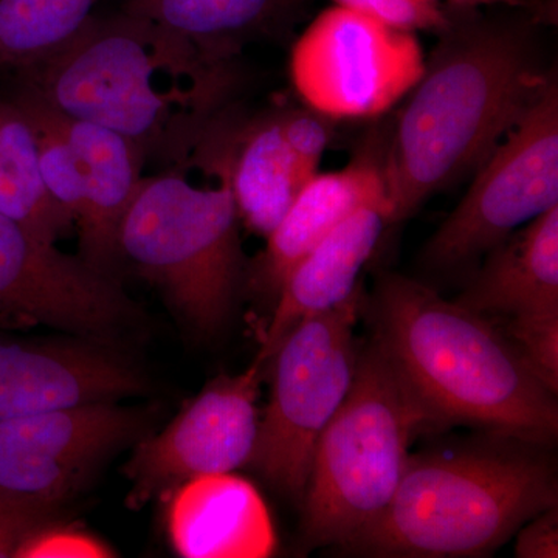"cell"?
I'll return each instance as SVG.
<instances>
[{
	"mask_svg": "<svg viewBox=\"0 0 558 558\" xmlns=\"http://www.w3.org/2000/svg\"><path fill=\"white\" fill-rule=\"evenodd\" d=\"M14 73L50 108L116 131L167 170L190 168L241 80L236 61L123 10L95 11L61 49Z\"/></svg>",
	"mask_w": 558,
	"mask_h": 558,
	"instance_id": "6da1fadb",
	"label": "cell"
},
{
	"mask_svg": "<svg viewBox=\"0 0 558 558\" xmlns=\"http://www.w3.org/2000/svg\"><path fill=\"white\" fill-rule=\"evenodd\" d=\"M505 336L550 391H558V312L508 318Z\"/></svg>",
	"mask_w": 558,
	"mask_h": 558,
	"instance_id": "603a6c76",
	"label": "cell"
},
{
	"mask_svg": "<svg viewBox=\"0 0 558 558\" xmlns=\"http://www.w3.org/2000/svg\"><path fill=\"white\" fill-rule=\"evenodd\" d=\"M442 2L450 10H478L480 7L513 2V0H442Z\"/></svg>",
	"mask_w": 558,
	"mask_h": 558,
	"instance_id": "f1b7e54d",
	"label": "cell"
},
{
	"mask_svg": "<svg viewBox=\"0 0 558 558\" xmlns=\"http://www.w3.org/2000/svg\"><path fill=\"white\" fill-rule=\"evenodd\" d=\"M558 205V81L537 98L475 171L457 208L422 250L428 270L473 263Z\"/></svg>",
	"mask_w": 558,
	"mask_h": 558,
	"instance_id": "ba28073f",
	"label": "cell"
},
{
	"mask_svg": "<svg viewBox=\"0 0 558 558\" xmlns=\"http://www.w3.org/2000/svg\"><path fill=\"white\" fill-rule=\"evenodd\" d=\"M368 304L373 340L432 428L473 425L539 447L556 440V392L490 318L399 274L381 275Z\"/></svg>",
	"mask_w": 558,
	"mask_h": 558,
	"instance_id": "3957f363",
	"label": "cell"
},
{
	"mask_svg": "<svg viewBox=\"0 0 558 558\" xmlns=\"http://www.w3.org/2000/svg\"><path fill=\"white\" fill-rule=\"evenodd\" d=\"M60 512L49 502L0 488V558L16 557L22 542L36 529L58 520Z\"/></svg>",
	"mask_w": 558,
	"mask_h": 558,
	"instance_id": "484cf974",
	"label": "cell"
},
{
	"mask_svg": "<svg viewBox=\"0 0 558 558\" xmlns=\"http://www.w3.org/2000/svg\"><path fill=\"white\" fill-rule=\"evenodd\" d=\"M193 163L229 182L240 222L264 238L307 183L282 134L279 108L253 117L227 110L201 143Z\"/></svg>",
	"mask_w": 558,
	"mask_h": 558,
	"instance_id": "5bb4252c",
	"label": "cell"
},
{
	"mask_svg": "<svg viewBox=\"0 0 558 558\" xmlns=\"http://www.w3.org/2000/svg\"><path fill=\"white\" fill-rule=\"evenodd\" d=\"M539 446H476L410 457L384 512L344 549L374 557H483L557 506Z\"/></svg>",
	"mask_w": 558,
	"mask_h": 558,
	"instance_id": "277c9868",
	"label": "cell"
},
{
	"mask_svg": "<svg viewBox=\"0 0 558 558\" xmlns=\"http://www.w3.org/2000/svg\"><path fill=\"white\" fill-rule=\"evenodd\" d=\"M0 213L50 242L75 227L47 194L31 120L9 95H0Z\"/></svg>",
	"mask_w": 558,
	"mask_h": 558,
	"instance_id": "44dd1931",
	"label": "cell"
},
{
	"mask_svg": "<svg viewBox=\"0 0 558 558\" xmlns=\"http://www.w3.org/2000/svg\"><path fill=\"white\" fill-rule=\"evenodd\" d=\"M102 0H0V70L46 60L81 31Z\"/></svg>",
	"mask_w": 558,
	"mask_h": 558,
	"instance_id": "7402d4cb",
	"label": "cell"
},
{
	"mask_svg": "<svg viewBox=\"0 0 558 558\" xmlns=\"http://www.w3.org/2000/svg\"><path fill=\"white\" fill-rule=\"evenodd\" d=\"M484 256L457 303L484 317L558 312V205Z\"/></svg>",
	"mask_w": 558,
	"mask_h": 558,
	"instance_id": "d6986e66",
	"label": "cell"
},
{
	"mask_svg": "<svg viewBox=\"0 0 558 558\" xmlns=\"http://www.w3.org/2000/svg\"><path fill=\"white\" fill-rule=\"evenodd\" d=\"M140 318L117 277L0 213V322L119 343Z\"/></svg>",
	"mask_w": 558,
	"mask_h": 558,
	"instance_id": "30bf717a",
	"label": "cell"
},
{
	"mask_svg": "<svg viewBox=\"0 0 558 558\" xmlns=\"http://www.w3.org/2000/svg\"><path fill=\"white\" fill-rule=\"evenodd\" d=\"M296 0H121L120 10L236 61L245 44L278 27Z\"/></svg>",
	"mask_w": 558,
	"mask_h": 558,
	"instance_id": "ffe728a7",
	"label": "cell"
},
{
	"mask_svg": "<svg viewBox=\"0 0 558 558\" xmlns=\"http://www.w3.org/2000/svg\"><path fill=\"white\" fill-rule=\"evenodd\" d=\"M515 557H558V512L557 506L543 510L537 517L524 523L517 532Z\"/></svg>",
	"mask_w": 558,
	"mask_h": 558,
	"instance_id": "83f0119b",
	"label": "cell"
},
{
	"mask_svg": "<svg viewBox=\"0 0 558 558\" xmlns=\"http://www.w3.org/2000/svg\"><path fill=\"white\" fill-rule=\"evenodd\" d=\"M387 202L384 165L369 157L343 170L315 174L266 238L263 253L245 269L248 289L277 299L293 267L352 213Z\"/></svg>",
	"mask_w": 558,
	"mask_h": 558,
	"instance_id": "9a60e30c",
	"label": "cell"
},
{
	"mask_svg": "<svg viewBox=\"0 0 558 558\" xmlns=\"http://www.w3.org/2000/svg\"><path fill=\"white\" fill-rule=\"evenodd\" d=\"M363 303L360 288L333 310L301 319L271 357L269 405L247 468L286 497L303 498L319 435L354 381L355 326Z\"/></svg>",
	"mask_w": 558,
	"mask_h": 558,
	"instance_id": "52a82bcc",
	"label": "cell"
},
{
	"mask_svg": "<svg viewBox=\"0 0 558 558\" xmlns=\"http://www.w3.org/2000/svg\"><path fill=\"white\" fill-rule=\"evenodd\" d=\"M171 498L168 527L182 557L260 558L277 546L269 510L241 476H201L175 488Z\"/></svg>",
	"mask_w": 558,
	"mask_h": 558,
	"instance_id": "e0dca14e",
	"label": "cell"
},
{
	"mask_svg": "<svg viewBox=\"0 0 558 558\" xmlns=\"http://www.w3.org/2000/svg\"><path fill=\"white\" fill-rule=\"evenodd\" d=\"M333 5L357 11L398 31L439 33L449 22L442 0H332Z\"/></svg>",
	"mask_w": 558,
	"mask_h": 558,
	"instance_id": "cb8c5ba5",
	"label": "cell"
},
{
	"mask_svg": "<svg viewBox=\"0 0 558 558\" xmlns=\"http://www.w3.org/2000/svg\"><path fill=\"white\" fill-rule=\"evenodd\" d=\"M282 134L299 163L304 179L310 182L318 174L319 163L330 143V119L307 108H279Z\"/></svg>",
	"mask_w": 558,
	"mask_h": 558,
	"instance_id": "d4e9b609",
	"label": "cell"
},
{
	"mask_svg": "<svg viewBox=\"0 0 558 558\" xmlns=\"http://www.w3.org/2000/svg\"><path fill=\"white\" fill-rule=\"evenodd\" d=\"M153 409L94 403L0 421V488L62 509L113 453L153 433Z\"/></svg>",
	"mask_w": 558,
	"mask_h": 558,
	"instance_id": "8fae6325",
	"label": "cell"
},
{
	"mask_svg": "<svg viewBox=\"0 0 558 558\" xmlns=\"http://www.w3.org/2000/svg\"><path fill=\"white\" fill-rule=\"evenodd\" d=\"M260 373L255 360L244 373L216 377L167 427L135 442L124 468L130 508L142 509L191 480L247 465L258 436Z\"/></svg>",
	"mask_w": 558,
	"mask_h": 558,
	"instance_id": "7c38bea8",
	"label": "cell"
},
{
	"mask_svg": "<svg viewBox=\"0 0 558 558\" xmlns=\"http://www.w3.org/2000/svg\"><path fill=\"white\" fill-rule=\"evenodd\" d=\"M186 170L143 178L121 220L120 256L163 292L191 329L215 336L245 275L240 216L226 179L202 189Z\"/></svg>",
	"mask_w": 558,
	"mask_h": 558,
	"instance_id": "8992f818",
	"label": "cell"
},
{
	"mask_svg": "<svg viewBox=\"0 0 558 558\" xmlns=\"http://www.w3.org/2000/svg\"><path fill=\"white\" fill-rule=\"evenodd\" d=\"M150 391L148 374L119 343L0 337V421Z\"/></svg>",
	"mask_w": 558,
	"mask_h": 558,
	"instance_id": "4fadbf2b",
	"label": "cell"
},
{
	"mask_svg": "<svg viewBox=\"0 0 558 558\" xmlns=\"http://www.w3.org/2000/svg\"><path fill=\"white\" fill-rule=\"evenodd\" d=\"M113 550L101 539L78 527L53 520L44 524L22 542L14 558L112 557Z\"/></svg>",
	"mask_w": 558,
	"mask_h": 558,
	"instance_id": "4316f807",
	"label": "cell"
},
{
	"mask_svg": "<svg viewBox=\"0 0 558 558\" xmlns=\"http://www.w3.org/2000/svg\"><path fill=\"white\" fill-rule=\"evenodd\" d=\"M436 35L381 163L389 223L478 170L553 75L527 17L450 10Z\"/></svg>",
	"mask_w": 558,
	"mask_h": 558,
	"instance_id": "7a4b0ae2",
	"label": "cell"
},
{
	"mask_svg": "<svg viewBox=\"0 0 558 558\" xmlns=\"http://www.w3.org/2000/svg\"><path fill=\"white\" fill-rule=\"evenodd\" d=\"M389 223L387 202L352 213L293 267L277 296L256 362L274 357L278 344L301 319L314 317L351 299L359 277Z\"/></svg>",
	"mask_w": 558,
	"mask_h": 558,
	"instance_id": "2e32d148",
	"label": "cell"
},
{
	"mask_svg": "<svg viewBox=\"0 0 558 558\" xmlns=\"http://www.w3.org/2000/svg\"><path fill=\"white\" fill-rule=\"evenodd\" d=\"M432 428L376 341L359 351L354 381L315 446L304 488L312 545L347 546L395 497L417 433Z\"/></svg>",
	"mask_w": 558,
	"mask_h": 558,
	"instance_id": "5b68a950",
	"label": "cell"
},
{
	"mask_svg": "<svg viewBox=\"0 0 558 558\" xmlns=\"http://www.w3.org/2000/svg\"><path fill=\"white\" fill-rule=\"evenodd\" d=\"M424 65L416 33L332 5L293 43L289 72L304 106L330 120H359L403 100Z\"/></svg>",
	"mask_w": 558,
	"mask_h": 558,
	"instance_id": "9c48e42d",
	"label": "cell"
},
{
	"mask_svg": "<svg viewBox=\"0 0 558 558\" xmlns=\"http://www.w3.org/2000/svg\"><path fill=\"white\" fill-rule=\"evenodd\" d=\"M58 116L78 154L83 175V201L75 219L80 256L95 269L117 277L123 263L119 248L121 220L145 178V156L116 131L61 112Z\"/></svg>",
	"mask_w": 558,
	"mask_h": 558,
	"instance_id": "ac0fdd59",
	"label": "cell"
}]
</instances>
